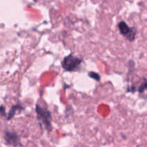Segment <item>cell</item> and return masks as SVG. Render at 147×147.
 <instances>
[{
  "label": "cell",
  "instance_id": "5b68a950",
  "mask_svg": "<svg viewBox=\"0 0 147 147\" xmlns=\"http://www.w3.org/2000/svg\"><path fill=\"white\" fill-rule=\"evenodd\" d=\"M21 109H22V107L19 105L13 106L12 108L11 109V110L9 111V112L8 118H7V119L9 120V119H11V118H13V117H14V115H15L16 112H17V110H20Z\"/></svg>",
  "mask_w": 147,
  "mask_h": 147
},
{
  "label": "cell",
  "instance_id": "3957f363",
  "mask_svg": "<svg viewBox=\"0 0 147 147\" xmlns=\"http://www.w3.org/2000/svg\"><path fill=\"white\" fill-rule=\"evenodd\" d=\"M119 29L120 33L126 37L130 41H133L135 39L136 30L135 27H129L125 22L121 21L119 23Z\"/></svg>",
  "mask_w": 147,
  "mask_h": 147
},
{
  "label": "cell",
  "instance_id": "7a4b0ae2",
  "mask_svg": "<svg viewBox=\"0 0 147 147\" xmlns=\"http://www.w3.org/2000/svg\"><path fill=\"white\" fill-rule=\"evenodd\" d=\"M82 60L79 58L76 57L73 55H69V56L65 57L62 66L63 69L67 71H73L78 69L81 63Z\"/></svg>",
  "mask_w": 147,
  "mask_h": 147
},
{
  "label": "cell",
  "instance_id": "6da1fadb",
  "mask_svg": "<svg viewBox=\"0 0 147 147\" xmlns=\"http://www.w3.org/2000/svg\"><path fill=\"white\" fill-rule=\"evenodd\" d=\"M36 112H37L38 120L42 125H44L46 129L50 131L52 129V124L51 114H50V111L45 109V108H41L40 105H37V106H36Z\"/></svg>",
  "mask_w": 147,
  "mask_h": 147
},
{
  "label": "cell",
  "instance_id": "8992f818",
  "mask_svg": "<svg viewBox=\"0 0 147 147\" xmlns=\"http://www.w3.org/2000/svg\"><path fill=\"white\" fill-rule=\"evenodd\" d=\"M88 76H90V77L93 78V79H95V80L96 81H100V75L97 73H95V72H90V73L88 74Z\"/></svg>",
  "mask_w": 147,
  "mask_h": 147
},
{
  "label": "cell",
  "instance_id": "277c9868",
  "mask_svg": "<svg viewBox=\"0 0 147 147\" xmlns=\"http://www.w3.org/2000/svg\"><path fill=\"white\" fill-rule=\"evenodd\" d=\"M4 138L9 145L14 146H17L20 144V137L15 132H13V131H7L4 135Z\"/></svg>",
  "mask_w": 147,
  "mask_h": 147
},
{
  "label": "cell",
  "instance_id": "52a82bcc",
  "mask_svg": "<svg viewBox=\"0 0 147 147\" xmlns=\"http://www.w3.org/2000/svg\"><path fill=\"white\" fill-rule=\"evenodd\" d=\"M146 86H147L146 82V80H144V82L143 84H142L140 86H139V92H144L145 89H146Z\"/></svg>",
  "mask_w": 147,
  "mask_h": 147
}]
</instances>
